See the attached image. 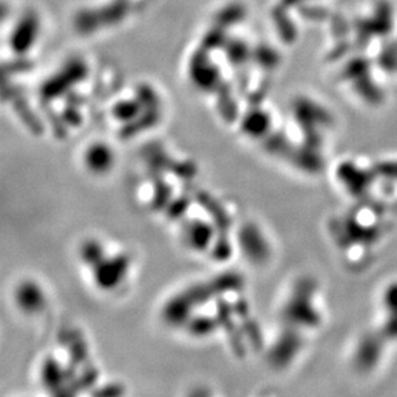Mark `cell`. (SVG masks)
I'll return each instance as SVG.
<instances>
[{
  "label": "cell",
  "instance_id": "6da1fadb",
  "mask_svg": "<svg viewBox=\"0 0 397 397\" xmlns=\"http://www.w3.org/2000/svg\"><path fill=\"white\" fill-rule=\"evenodd\" d=\"M242 285V276L237 273H225L205 283L192 285L167 301L162 310V318L171 327H184L193 311L226 292L239 291Z\"/></svg>",
  "mask_w": 397,
  "mask_h": 397
},
{
  "label": "cell",
  "instance_id": "7a4b0ae2",
  "mask_svg": "<svg viewBox=\"0 0 397 397\" xmlns=\"http://www.w3.org/2000/svg\"><path fill=\"white\" fill-rule=\"evenodd\" d=\"M130 267V257L126 253L105 259L93 268L95 285L103 291H111L121 285Z\"/></svg>",
  "mask_w": 397,
  "mask_h": 397
},
{
  "label": "cell",
  "instance_id": "3957f363",
  "mask_svg": "<svg viewBox=\"0 0 397 397\" xmlns=\"http://www.w3.org/2000/svg\"><path fill=\"white\" fill-rule=\"evenodd\" d=\"M217 315L216 319L219 321V327L224 330L229 339V345L232 347L233 353L239 357L244 355V346H243L242 330L238 327L237 321L234 319V309L221 297L217 298Z\"/></svg>",
  "mask_w": 397,
  "mask_h": 397
},
{
  "label": "cell",
  "instance_id": "277c9868",
  "mask_svg": "<svg viewBox=\"0 0 397 397\" xmlns=\"http://www.w3.org/2000/svg\"><path fill=\"white\" fill-rule=\"evenodd\" d=\"M183 233L190 248L203 252L214 243L216 229L212 223L201 219H190L183 224Z\"/></svg>",
  "mask_w": 397,
  "mask_h": 397
},
{
  "label": "cell",
  "instance_id": "5b68a950",
  "mask_svg": "<svg viewBox=\"0 0 397 397\" xmlns=\"http://www.w3.org/2000/svg\"><path fill=\"white\" fill-rule=\"evenodd\" d=\"M18 309L25 314H37L45 306V296L42 287L34 280H24L15 292Z\"/></svg>",
  "mask_w": 397,
  "mask_h": 397
},
{
  "label": "cell",
  "instance_id": "8992f818",
  "mask_svg": "<svg viewBox=\"0 0 397 397\" xmlns=\"http://www.w3.org/2000/svg\"><path fill=\"white\" fill-rule=\"evenodd\" d=\"M239 244L246 257L252 261H264L268 257V243L255 225H244L239 233Z\"/></svg>",
  "mask_w": 397,
  "mask_h": 397
},
{
  "label": "cell",
  "instance_id": "52a82bcc",
  "mask_svg": "<svg viewBox=\"0 0 397 397\" xmlns=\"http://www.w3.org/2000/svg\"><path fill=\"white\" fill-rule=\"evenodd\" d=\"M196 198L199 206L208 211V215L212 220V224L215 226L216 234L229 233L232 221L223 205L219 201H216L211 194H208V192H198Z\"/></svg>",
  "mask_w": 397,
  "mask_h": 397
},
{
  "label": "cell",
  "instance_id": "ba28073f",
  "mask_svg": "<svg viewBox=\"0 0 397 397\" xmlns=\"http://www.w3.org/2000/svg\"><path fill=\"white\" fill-rule=\"evenodd\" d=\"M85 164L92 173L102 175L108 173L113 166V152L102 143L90 146L85 153Z\"/></svg>",
  "mask_w": 397,
  "mask_h": 397
},
{
  "label": "cell",
  "instance_id": "9c48e42d",
  "mask_svg": "<svg viewBox=\"0 0 397 397\" xmlns=\"http://www.w3.org/2000/svg\"><path fill=\"white\" fill-rule=\"evenodd\" d=\"M42 380L47 389L58 395L65 386V366H61L53 357L45 359L42 368Z\"/></svg>",
  "mask_w": 397,
  "mask_h": 397
},
{
  "label": "cell",
  "instance_id": "30bf717a",
  "mask_svg": "<svg viewBox=\"0 0 397 397\" xmlns=\"http://www.w3.org/2000/svg\"><path fill=\"white\" fill-rule=\"evenodd\" d=\"M184 328L187 329V332L190 336L196 337V338H205V337L211 336L216 329L219 327V321L212 316H206V315H192L190 319L185 323Z\"/></svg>",
  "mask_w": 397,
  "mask_h": 397
},
{
  "label": "cell",
  "instance_id": "8fae6325",
  "mask_svg": "<svg viewBox=\"0 0 397 397\" xmlns=\"http://www.w3.org/2000/svg\"><path fill=\"white\" fill-rule=\"evenodd\" d=\"M80 259L89 268H95L105 259L103 246L95 239H87L80 247Z\"/></svg>",
  "mask_w": 397,
  "mask_h": 397
},
{
  "label": "cell",
  "instance_id": "7c38bea8",
  "mask_svg": "<svg viewBox=\"0 0 397 397\" xmlns=\"http://www.w3.org/2000/svg\"><path fill=\"white\" fill-rule=\"evenodd\" d=\"M153 187H155V193L152 198V208L157 211H161L167 208V205L171 202L173 189L167 183L162 180L160 175H155L153 178Z\"/></svg>",
  "mask_w": 397,
  "mask_h": 397
},
{
  "label": "cell",
  "instance_id": "4fadbf2b",
  "mask_svg": "<svg viewBox=\"0 0 397 397\" xmlns=\"http://www.w3.org/2000/svg\"><path fill=\"white\" fill-rule=\"evenodd\" d=\"M211 255L216 261H225L232 256V244L229 239V233H217L214 239Z\"/></svg>",
  "mask_w": 397,
  "mask_h": 397
},
{
  "label": "cell",
  "instance_id": "5bb4252c",
  "mask_svg": "<svg viewBox=\"0 0 397 397\" xmlns=\"http://www.w3.org/2000/svg\"><path fill=\"white\" fill-rule=\"evenodd\" d=\"M189 206V199L187 197H178V198L171 201L164 210L171 220H182L184 215L187 214Z\"/></svg>",
  "mask_w": 397,
  "mask_h": 397
},
{
  "label": "cell",
  "instance_id": "9a60e30c",
  "mask_svg": "<svg viewBox=\"0 0 397 397\" xmlns=\"http://www.w3.org/2000/svg\"><path fill=\"white\" fill-rule=\"evenodd\" d=\"M138 112V107L137 105H133V104L124 103L117 107V112L116 115L120 117V119H124L125 121H129L130 119L135 117V115Z\"/></svg>",
  "mask_w": 397,
  "mask_h": 397
},
{
  "label": "cell",
  "instance_id": "2e32d148",
  "mask_svg": "<svg viewBox=\"0 0 397 397\" xmlns=\"http://www.w3.org/2000/svg\"><path fill=\"white\" fill-rule=\"evenodd\" d=\"M95 396H119L124 394V389L119 385H108L103 389H98L93 392Z\"/></svg>",
  "mask_w": 397,
  "mask_h": 397
}]
</instances>
